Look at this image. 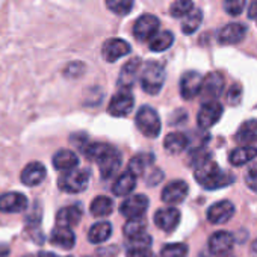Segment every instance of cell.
<instances>
[{
	"mask_svg": "<svg viewBox=\"0 0 257 257\" xmlns=\"http://www.w3.org/2000/svg\"><path fill=\"white\" fill-rule=\"evenodd\" d=\"M194 177L207 191H216V189L230 186L234 182V177L228 173H224L219 168V165L209 156L197 162Z\"/></svg>",
	"mask_w": 257,
	"mask_h": 257,
	"instance_id": "1",
	"label": "cell"
},
{
	"mask_svg": "<svg viewBox=\"0 0 257 257\" xmlns=\"http://www.w3.org/2000/svg\"><path fill=\"white\" fill-rule=\"evenodd\" d=\"M85 156L98 165L103 179H110L121 167V153L104 143H92L86 146Z\"/></svg>",
	"mask_w": 257,
	"mask_h": 257,
	"instance_id": "2",
	"label": "cell"
},
{
	"mask_svg": "<svg viewBox=\"0 0 257 257\" xmlns=\"http://www.w3.org/2000/svg\"><path fill=\"white\" fill-rule=\"evenodd\" d=\"M165 77L167 74H165L164 65L156 61H150L147 62V65L144 67L141 73V86L147 94L156 95L161 92L165 83Z\"/></svg>",
	"mask_w": 257,
	"mask_h": 257,
	"instance_id": "3",
	"label": "cell"
},
{
	"mask_svg": "<svg viewBox=\"0 0 257 257\" xmlns=\"http://www.w3.org/2000/svg\"><path fill=\"white\" fill-rule=\"evenodd\" d=\"M137 125L147 138H158L161 134V118L152 106H143L137 113Z\"/></svg>",
	"mask_w": 257,
	"mask_h": 257,
	"instance_id": "4",
	"label": "cell"
},
{
	"mask_svg": "<svg viewBox=\"0 0 257 257\" xmlns=\"http://www.w3.org/2000/svg\"><path fill=\"white\" fill-rule=\"evenodd\" d=\"M88 183H89V173L86 170L67 171L58 180L59 189H62L64 192H70V194H77V192L85 191L88 188Z\"/></svg>",
	"mask_w": 257,
	"mask_h": 257,
	"instance_id": "5",
	"label": "cell"
},
{
	"mask_svg": "<svg viewBox=\"0 0 257 257\" xmlns=\"http://www.w3.org/2000/svg\"><path fill=\"white\" fill-rule=\"evenodd\" d=\"M147 209H149V198L143 194L127 197L119 206L121 215L125 216L127 219H141L146 215Z\"/></svg>",
	"mask_w": 257,
	"mask_h": 257,
	"instance_id": "6",
	"label": "cell"
},
{
	"mask_svg": "<svg viewBox=\"0 0 257 257\" xmlns=\"http://www.w3.org/2000/svg\"><path fill=\"white\" fill-rule=\"evenodd\" d=\"M224 107L219 101H206L201 104L198 115H197V122L200 128H210L213 127L222 116Z\"/></svg>",
	"mask_w": 257,
	"mask_h": 257,
	"instance_id": "7",
	"label": "cell"
},
{
	"mask_svg": "<svg viewBox=\"0 0 257 257\" xmlns=\"http://www.w3.org/2000/svg\"><path fill=\"white\" fill-rule=\"evenodd\" d=\"M134 104H135L134 94L127 89H121L110 98L107 112L112 116H125L134 110Z\"/></svg>",
	"mask_w": 257,
	"mask_h": 257,
	"instance_id": "8",
	"label": "cell"
},
{
	"mask_svg": "<svg viewBox=\"0 0 257 257\" xmlns=\"http://www.w3.org/2000/svg\"><path fill=\"white\" fill-rule=\"evenodd\" d=\"M224 88H225L224 76L218 71H212L206 77H203L200 94L207 101H216V98L224 92Z\"/></svg>",
	"mask_w": 257,
	"mask_h": 257,
	"instance_id": "9",
	"label": "cell"
},
{
	"mask_svg": "<svg viewBox=\"0 0 257 257\" xmlns=\"http://www.w3.org/2000/svg\"><path fill=\"white\" fill-rule=\"evenodd\" d=\"M159 28H161L159 19L153 14H146V16H141L135 22L134 35L140 41H147V40H152L159 32Z\"/></svg>",
	"mask_w": 257,
	"mask_h": 257,
	"instance_id": "10",
	"label": "cell"
},
{
	"mask_svg": "<svg viewBox=\"0 0 257 257\" xmlns=\"http://www.w3.org/2000/svg\"><path fill=\"white\" fill-rule=\"evenodd\" d=\"M234 246V236L230 231L219 230L209 237V251L213 255H225Z\"/></svg>",
	"mask_w": 257,
	"mask_h": 257,
	"instance_id": "11",
	"label": "cell"
},
{
	"mask_svg": "<svg viewBox=\"0 0 257 257\" xmlns=\"http://www.w3.org/2000/svg\"><path fill=\"white\" fill-rule=\"evenodd\" d=\"M28 197L22 192H5L0 195V212L20 213L28 209Z\"/></svg>",
	"mask_w": 257,
	"mask_h": 257,
	"instance_id": "12",
	"label": "cell"
},
{
	"mask_svg": "<svg viewBox=\"0 0 257 257\" xmlns=\"http://www.w3.org/2000/svg\"><path fill=\"white\" fill-rule=\"evenodd\" d=\"M180 210L176 207H164L155 213V224L165 233L174 231L180 224Z\"/></svg>",
	"mask_w": 257,
	"mask_h": 257,
	"instance_id": "13",
	"label": "cell"
},
{
	"mask_svg": "<svg viewBox=\"0 0 257 257\" xmlns=\"http://www.w3.org/2000/svg\"><path fill=\"white\" fill-rule=\"evenodd\" d=\"M131 50H132V47L127 41L119 40V38H110V40L104 41V44L101 47V55H103L104 61L115 62L119 58L131 53Z\"/></svg>",
	"mask_w": 257,
	"mask_h": 257,
	"instance_id": "14",
	"label": "cell"
},
{
	"mask_svg": "<svg viewBox=\"0 0 257 257\" xmlns=\"http://www.w3.org/2000/svg\"><path fill=\"white\" fill-rule=\"evenodd\" d=\"M234 212H236V209H234V204L231 201L221 200V201L213 203L207 209V219L212 224H224L233 218Z\"/></svg>",
	"mask_w": 257,
	"mask_h": 257,
	"instance_id": "15",
	"label": "cell"
},
{
	"mask_svg": "<svg viewBox=\"0 0 257 257\" xmlns=\"http://www.w3.org/2000/svg\"><path fill=\"white\" fill-rule=\"evenodd\" d=\"M203 77L198 71H186L180 79V95L185 100H192L201 91Z\"/></svg>",
	"mask_w": 257,
	"mask_h": 257,
	"instance_id": "16",
	"label": "cell"
},
{
	"mask_svg": "<svg viewBox=\"0 0 257 257\" xmlns=\"http://www.w3.org/2000/svg\"><path fill=\"white\" fill-rule=\"evenodd\" d=\"M189 192V186L183 180H174L168 183L162 191V201L167 204H179L182 203Z\"/></svg>",
	"mask_w": 257,
	"mask_h": 257,
	"instance_id": "17",
	"label": "cell"
},
{
	"mask_svg": "<svg viewBox=\"0 0 257 257\" xmlns=\"http://www.w3.org/2000/svg\"><path fill=\"white\" fill-rule=\"evenodd\" d=\"M140 68H141V59L140 58H134L128 62H125L124 67L121 68V73L118 77V86L121 89L131 91L137 82V76L140 73Z\"/></svg>",
	"mask_w": 257,
	"mask_h": 257,
	"instance_id": "18",
	"label": "cell"
},
{
	"mask_svg": "<svg viewBox=\"0 0 257 257\" xmlns=\"http://www.w3.org/2000/svg\"><path fill=\"white\" fill-rule=\"evenodd\" d=\"M246 37V26L242 23H230L224 26L218 34V41L225 46L239 44Z\"/></svg>",
	"mask_w": 257,
	"mask_h": 257,
	"instance_id": "19",
	"label": "cell"
},
{
	"mask_svg": "<svg viewBox=\"0 0 257 257\" xmlns=\"http://www.w3.org/2000/svg\"><path fill=\"white\" fill-rule=\"evenodd\" d=\"M46 176H47V170L41 162H31L23 168L20 179H22L23 185L34 188V186H38L40 183H43Z\"/></svg>",
	"mask_w": 257,
	"mask_h": 257,
	"instance_id": "20",
	"label": "cell"
},
{
	"mask_svg": "<svg viewBox=\"0 0 257 257\" xmlns=\"http://www.w3.org/2000/svg\"><path fill=\"white\" fill-rule=\"evenodd\" d=\"M82 219V209L79 206H67L62 207L58 213H56V225L58 227H73L76 224H79Z\"/></svg>",
	"mask_w": 257,
	"mask_h": 257,
	"instance_id": "21",
	"label": "cell"
},
{
	"mask_svg": "<svg viewBox=\"0 0 257 257\" xmlns=\"http://www.w3.org/2000/svg\"><path fill=\"white\" fill-rule=\"evenodd\" d=\"M257 158V147L252 146H242L230 152L228 161L233 167H242L249 164L252 159Z\"/></svg>",
	"mask_w": 257,
	"mask_h": 257,
	"instance_id": "22",
	"label": "cell"
},
{
	"mask_svg": "<svg viewBox=\"0 0 257 257\" xmlns=\"http://www.w3.org/2000/svg\"><path fill=\"white\" fill-rule=\"evenodd\" d=\"M236 141L245 146H251L257 143V119H246L240 124L236 132Z\"/></svg>",
	"mask_w": 257,
	"mask_h": 257,
	"instance_id": "23",
	"label": "cell"
},
{
	"mask_svg": "<svg viewBox=\"0 0 257 257\" xmlns=\"http://www.w3.org/2000/svg\"><path fill=\"white\" fill-rule=\"evenodd\" d=\"M50 242L59 248L64 249H71L76 245V236L71 231V228L67 227H55V230L50 234Z\"/></svg>",
	"mask_w": 257,
	"mask_h": 257,
	"instance_id": "24",
	"label": "cell"
},
{
	"mask_svg": "<svg viewBox=\"0 0 257 257\" xmlns=\"http://www.w3.org/2000/svg\"><path fill=\"white\" fill-rule=\"evenodd\" d=\"M53 167L59 171H71L79 167V159L74 152L71 150H59L53 156Z\"/></svg>",
	"mask_w": 257,
	"mask_h": 257,
	"instance_id": "25",
	"label": "cell"
},
{
	"mask_svg": "<svg viewBox=\"0 0 257 257\" xmlns=\"http://www.w3.org/2000/svg\"><path fill=\"white\" fill-rule=\"evenodd\" d=\"M188 146H189L188 137L180 132L168 134L164 140V147H165L167 153H170V155H180L183 150H186Z\"/></svg>",
	"mask_w": 257,
	"mask_h": 257,
	"instance_id": "26",
	"label": "cell"
},
{
	"mask_svg": "<svg viewBox=\"0 0 257 257\" xmlns=\"http://www.w3.org/2000/svg\"><path fill=\"white\" fill-rule=\"evenodd\" d=\"M155 162V156L152 153H140L137 156H134L128 162V173H132L135 177L144 176V173L153 165Z\"/></svg>",
	"mask_w": 257,
	"mask_h": 257,
	"instance_id": "27",
	"label": "cell"
},
{
	"mask_svg": "<svg viewBox=\"0 0 257 257\" xmlns=\"http://www.w3.org/2000/svg\"><path fill=\"white\" fill-rule=\"evenodd\" d=\"M135 186H137V177L132 173L127 171L115 180L112 186V192L116 197H125L135 189Z\"/></svg>",
	"mask_w": 257,
	"mask_h": 257,
	"instance_id": "28",
	"label": "cell"
},
{
	"mask_svg": "<svg viewBox=\"0 0 257 257\" xmlns=\"http://www.w3.org/2000/svg\"><path fill=\"white\" fill-rule=\"evenodd\" d=\"M112 234V225L107 221H100L95 222L88 233V239L91 243H101L104 240H107Z\"/></svg>",
	"mask_w": 257,
	"mask_h": 257,
	"instance_id": "29",
	"label": "cell"
},
{
	"mask_svg": "<svg viewBox=\"0 0 257 257\" xmlns=\"http://www.w3.org/2000/svg\"><path fill=\"white\" fill-rule=\"evenodd\" d=\"M89 210L91 213L95 216V218H104L107 215L112 213L113 210V201L109 198V197H104V195H100V197H95L89 206Z\"/></svg>",
	"mask_w": 257,
	"mask_h": 257,
	"instance_id": "30",
	"label": "cell"
},
{
	"mask_svg": "<svg viewBox=\"0 0 257 257\" xmlns=\"http://www.w3.org/2000/svg\"><path fill=\"white\" fill-rule=\"evenodd\" d=\"M203 22V11L198 8H194L182 22V31L185 35H192L198 31V28L201 26Z\"/></svg>",
	"mask_w": 257,
	"mask_h": 257,
	"instance_id": "31",
	"label": "cell"
},
{
	"mask_svg": "<svg viewBox=\"0 0 257 257\" xmlns=\"http://www.w3.org/2000/svg\"><path fill=\"white\" fill-rule=\"evenodd\" d=\"M174 43V35L170 31L158 32L152 40H150V50L152 52H165L168 50Z\"/></svg>",
	"mask_w": 257,
	"mask_h": 257,
	"instance_id": "32",
	"label": "cell"
},
{
	"mask_svg": "<svg viewBox=\"0 0 257 257\" xmlns=\"http://www.w3.org/2000/svg\"><path fill=\"white\" fill-rule=\"evenodd\" d=\"M146 228H147V225L143 219H128L125 222L122 231L128 240H135V239H140L144 234H147Z\"/></svg>",
	"mask_w": 257,
	"mask_h": 257,
	"instance_id": "33",
	"label": "cell"
},
{
	"mask_svg": "<svg viewBox=\"0 0 257 257\" xmlns=\"http://www.w3.org/2000/svg\"><path fill=\"white\" fill-rule=\"evenodd\" d=\"M194 10L192 0H174L170 7V14L174 19H185L191 11Z\"/></svg>",
	"mask_w": 257,
	"mask_h": 257,
	"instance_id": "34",
	"label": "cell"
},
{
	"mask_svg": "<svg viewBox=\"0 0 257 257\" xmlns=\"http://www.w3.org/2000/svg\"><path fill=\"white\" fill-rule=\"evenodd\" d=\"M106 7L116 16H127L134 10V0H106Z\"/></svg>",
	"mask_w": 257,
	"mask_h": 257,
	"instance_id": "35",
	"label": "cell"
},
{
	"mask_svg": "<svg viewBox=\"0 0 257 257\" xmlns=\"http://www.w3.org/2000/svg\"><path fill=\"white\" fill-rule=\"evenodd\" d=\"M189 248L186 243H167L161 251V257H186Z\"/></svg>",
	"mask_w": 257,
	"mask_h": 257,
	"instance_id": "36",
	"label": "cell"
},
{
	"mask_svg": "<svg viewBox=\"0 0 257 257\" xmlns=\"http://www.w3.org/2000/svg\"><path fill=\"white\" fill-rule=\"evenodd\" d=\"M245 5H246V0H224V4H222L224 11L231 17L240 16Z\"/></svg>",
	"mask_w": 257,
	"mask_h": 257,
	"instance_id": "37",
	"label": "cell"
},
{
	"mask_svg": "<svg viewBox=\"0 0 257 257\" xmlns=\"http://www.w3.org/2000/svg\"><path fill=\"white\" fill-rule=\"evenodd\" d=\"M245 183L252 192H257V162L251 164L245 171Z\"/></svg>",
	"mask_w": 257,
	"mask_h": 257,
	"instance_id": "38",
	"label": "cell"
},
{
	"mask_svg": "<svg viewBox=\"0 0 257 257\" xmlns=\"http://www.w3.org/2000/svg\"><path fill=\"white\" fill-rule=\"evenodd\" d=\"M240 98H242V86L240 85H233L228 92H227V101L228 104L231 106H236L240 103Z\"/></svg>",
	"mask_w": 257,
	"mask_h": 257,
	"instance_id": "39",
	"label": "cell"
},
{
	"mask_svg": "<svg viewBox=\"0 0 257 257\" xmlns=\"http://www.w3.org/2000/svg\"><path fill=\"white\" fill-rule=\"evenodd\" d=\"M127 257H156L150 248H132L128 249Z\"/></svg>",
	"mask_w": 257,
	"mask_h": 257,
	"instance_id": "40",
	"label": "cell"
},
{
	"mask_svg": "<svg viewBox=\"0 0 257 257\" xmlns=\"http://www.w3.org/2000/svg\"><path fill=\"white\" fill-rule=\"evenodd\" d=\"M248 19L257 20V0H252V2L249 4V8H248Z\"/></svg>",
	"mask_w": 257,
	"mask_h": 257,
	"instance_id": "41",
	"label": "cell"
},
{
	"mask_svg": "<svg viewBox=\"0 0 257 257\" xmlns=\"http://www.w3.org/2000/svg\"><path fill=\"white\" fill-rule=\"evenodd\" d=\"M38 257H58L55 252H49V251H41L40 254H38Z\"/></svg>",
	"mask_w": 257,
	"mask_h": 257,
	"instance_id": "42",
	"label": "cell"
},
{
	"mask_svg": "<svg viewBox=\"0 0 257 257\" xmlns=\"http://www.w3.org/2000/svg\"><path fill=\"white\" fill-rule=\"evenodd\" d=\"M251 251H252L254 254H257V239L251 243Z\"/></svg>",
	"mask_w": 257,
	"mask_h": 257,
	"instance_id": "43",
	"label": "cell"
},
{
	"mask_svg": "<svg viewBox=\"0 0 257 257\" xmlns=\"http://www.w3.org/2000/svg\"><path fill=\"white\" fill-rule=\"evenodd\" d=\"M67 257H71V255H67Z\"/></svg>",
	"mask_w": 257,
	"mask_h": 257,
	"instance_id": "44",
	"label": "cell"
}]
</instances>
